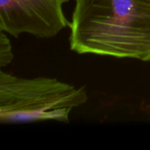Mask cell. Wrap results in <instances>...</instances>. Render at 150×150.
Wrapping results in <instances>:
<instances>
[{"mask_svg": "<svg viewBox=\"0 0 150 150\" xmlns=\"http://www.w3.org/2000/svg\"><path fill=\"white\" fill-rule=\"evenodd\" d=\"M71 50L150 62V0H76Z\"/></svg>", "mask_w": 150, "mask_h": 150, "instance_id": "6da1fadb", "label": "cell"}, {"mask_svg": "<svg viewBox=\"0 0 150 150\" xmlns=\"http://www.w3.org/2000/svg\"><path fill=\"white\" fill-rule=\"evenodd\" d=\"M87 100L84 87L76 88L55 78H23L0 71L1 124L69 123L72 110Z\"/></svg>", "mask_w": 150, "mask_h": 150, "instance_id": "7a4b0ae2", "label": "cell"}, {"mask_svg": "<svg viewBox=\"0 0 150 150\" xmlns=\"http://www.w3.org/2000/svg\"><path fill=\"white\" fill-rule=\"evenodd\" d=\"M69 0H0V31L50 39L69 26L62 6Z\"/></svg>", "mask_w": 150, "mask_h": 150, "instance_id": "3957f363", "label": "cell"}, {"mask_svg": "<svg viewBox=\"0 0 150 150\" xmlns=\"http://www.w3.org/2000/svg\"><path fill=\"white\" fill-rule=\"evenodd\" d=\"M13 57L11 41L7 38L5 33L0 31V66L5 67L10 64Z\"/></svg>", "mask_w": 150, "mask_h": 150, "instance_id": "277c9868", "label": "cell"}]
</instances>
